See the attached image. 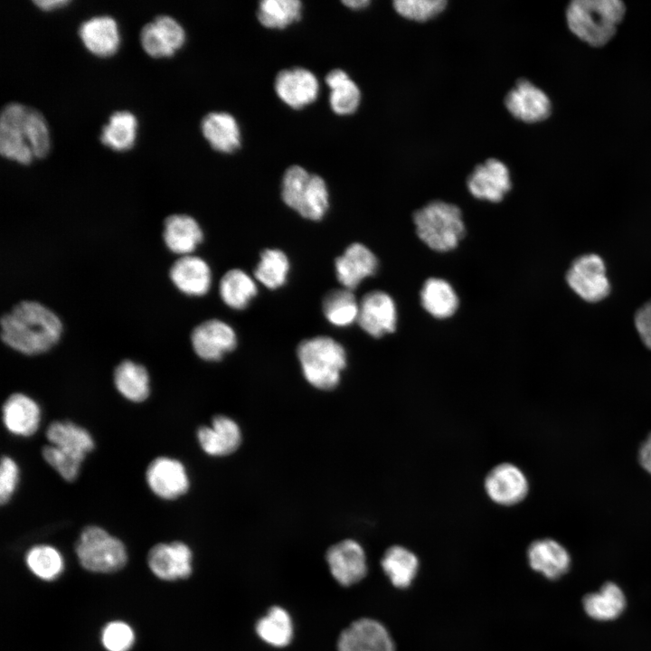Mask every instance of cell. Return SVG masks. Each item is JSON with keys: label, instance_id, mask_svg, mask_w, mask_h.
Wrapping results in <instances>:
<instances>
[{"label": "cell", "instance_id": "obj_9", "mask_svg": "<svg viewBox=\"0 0 651 651\" xmlns=\"http://www.w3.org/2000/svg\"><path fill=\"white\" fill-rule=\"evenodd\" d=\"M145 481L157 498L173 501L187 493L190 477L184 464L178 458L158 456L146 466Z\"/></svg>", "mask_w": 651, "mask_h": 651}, {"label": "cell", "instance_id": "obj_36", "mask_svg": "<svg viewBox=\"0 0 651 651\" xmlns=\"http://www.w3.org/2000/svg\"><path fill=\"white\" fill-rule=\"evenodd\" d=\"M330 89L329 104L338 115L354 113L361 101V91L356 83L341 69H334L326 76Z\"/></svg>", "mask_w": 651, "mask_h": 651}, {"label": "cell", "instance_id": "obj_11", "mask_svg": "<svg viewBox=\"0 0 651 651\" xmlns=\"http://www.w3.org/2000/svg\"><path fill=\"white\" fill-rule=\"evenodd\" d=\"M194 354L206 362H219L237 346L233 328L225 322L211 318L196 325L190 333Z\"/></svg>", "mask_w": 651, "mask_h": 651}, {"label": "cell", "instance_id": "obj_17", "mask_svg": "<svg viewBox=\"0 0 651 651\" xmlns=\"http://www.w3.org/2000/svg\"><path fill=\"white\" fill-rule=\"evenodd\" d=\"M160 237L169 253L181 257L193 254L203 243L204 234L194 217L187 213L173 212L163 219Z\"/></svg>", "mask_w": 651, "mask_h": 651}, {"label": "cell", "instance_id": "obj_28", "mask_svg": "<svg viewBox=\"0 0 651 651\" xmlns=\"http://www.w3.org/2000/svg\"><path fill=\"white\" fill-rule=\"evenodd\" d=\"M48 444L84 461L95 448L92 434L83 426L68 420H53L45 429Z\"/></svg>", "mask_w": 651, "mask_h": 651}, {"label": "cell", "instance_id": "obj_8", "mask_svg": "<svg viewBox=\"0 0 651 651\" xmlns=\"http://www.w3.org/2000/svg\"><path fill=\"white\" fill-rule=\"evenodd\" d=\"M565 281L571 291L587 303H599L611 292L605 260L593 252L580 254L571 260Z\"/></svg>", "mask_w": 651, "mask_h": 651}, {"label": "cell", "instance_id": "obj_27", "mask_svg": "<svg viewBox=\"0 0 651 651\" xmlns=\"http://www.w3.org/2000/svg\"><path fill=\"white\" fill-rule=\"evenodd\" d=\"M112 382L116 391L133 403L146 401L151 393V376L145 364L131 358L119 361L113 369Z\"/></svg>", "mask_w": 651, "mask_h": 651}, {"label": "cell", "instance_id": "obj_29", "mask_svg": "<svg viewBox=\"0 0 651 651\" xmlns=\"http://www.w3.org/2000/svg\"><path fill=\"white\" fill-rule=\"evenodd\" d=\"M204 138L216 151L233 153L241 146V130L235 118L224 111L206 114L201 122Z\"/></svg>", "mask_w": 651, "mask_h": 651}, {"label": "cell", "instance_id": "obj_43", "mask_svg": "<svg viewBox=\"0 0 651 651\" xmlns=\"http://www.w3.org/2000/svg\"><path fill=\"white\" fill-rule=\"evenodd\" d=\"M134 641L133 629L123 621L109 622L101 632V642L108 651H128Z\"/></svg>", "mask_w": 651, "mask_h": 651}, {"label": "cell", "instance_id": "obj_26", "mask_svg": "<svg viewBox=\"0 0 651 651\" xmlns=\"http://www.w3.org/2000/svg\"><path fill=\"white\" fill-rule=\"evenodd\" d=\"M78 33L85 48L98 57L113 55L120 44L118 23L110 15H95L84 20Z\"/></svg>", "mask_w": 651, "mask_h": 651}, {"label": "cell", "instance_id": "obj_39", "mask_svg": "<svg viewBox=\"0 0 651 651\" xmlns=\"http://www.w3.org/2000/svg\"><path fill=\"white\" fill-rule=\"evenodd\" d=\"M302 14L299 0H263L259 3L257 17L267 28L284 29L297 22Z\"/></svg>", "mask_w": 651, "mask_h": 651}, {"label": "cell", "instance_id": "obj_45", "mask_svg": "<svg viewBox=\"0 0 651 651\" xmlns=\"http://www.w3.org/2000/svg\"><path fill=\"white\" fill-rule=\"evenodd\" d=\"M634 326L643 344L651 350V298L637 309Z\"/></svg>", "mask_w": 651, "mask_h": 651}, {"label": "cell", "instance_id": "obj_47", "mask_svg": "<svg viewBox=\"0 0 651 651\" xmlns=\"http://www.w3.org/2000/svg\"><path fill=\"white\" fill-rule=\"evenodd\" d=\"M33 3L40 9L52 11L62 8L71 3L70 0H33Z\"/></svg>", "mask_w": 651, "mask_h": 651}, {"label": "cell", "instance_id": "obj_18", "mask_svg": "<svg viewBox=\"0 0 651 651\" xmlns=\"http://www.w3.org/2000/svg\"><path fill=\"white\" fill-rule=\"evenodd\" d=\"M2 422L11 435L18 438H30L40 429L41 406L27 393L13 392L6 397L3 403Z\"/></svg>", "mask_w": 651, "mask_h": 651}, {"label": "cell", "instance_id": "obj_48", "mask_svg": "<svg viewBox=\"0 0 651 651\" xmlns=\"http://www.w3.org/2000/svg\"><path fill=\"white\" fill-rule=\"evenodd\" d=\"M343 4L347 7L354 10L365 8L369 5L370 1L368 0H344Z\"/></svg>", "mask_w": 651, "mask_h": 651}, {"label": "cell", "instance_id": "obj_35", "mask_svg": "<svg viewBox=\"0 0 651 651\" xmlns=\"http://www.w3.org/2000/svg\"><path fill=\"white\" fill-rule=\"evenodd\" d=\"M219 294L226 306L235 310H243L257 296L258 288L242 269H231L220 279Z\"/></svg>", "mask_w": 651, "mask_h": 651}, {"label": "cell", "instance_id": "obj_46", "mask_svg": "<svg viewBox=\"0 0 651 651\" xmlns=\"http://www.w3.org/2000/svg\"><path fill=\"white\" fill-rule=\"evenodd\" d=\"M637 455L641 468L651 476V432L639 445Z\"/></svg>", "mask_w": 651, "mask_h": 651}, {"label": "cell", "instance_id": "obj_40", "mask_svg": "<svg viewBox=\"0 0 651 651\" xmlns=\"http://www.w3.org/2000/svg\"><path fill=\"white\" fill-rule=\"evenodd\" d=\"M25 563L35 576L44 580L58 578L64 570L62 555L49 544L31 547L25 554Z\"/></svg>", "mask_w": 651, "mask_h": 651}, {"label": "cell", "instance_id": "obj_24", "mask_svg": "<svg viewBox=\"0 0 651 651\" xmlns=\"http://www.w3.org/2000/svg\"><path fill=\"white\" fill-rule=\"evenodd\" d=\"M530 568L549 580H557L571 567V558L568 550L552 538H540L527 548Z\"/></svg>", "mask_w": 651, "mask_h": 651}, {"label": "cell", "instance_id": "obj_12", "mask_svg": "<svg viewBox=\"0 0 651 651\" xmlns=\"http://www.w3.org/2000/svg\"><path fill=\"white\" fill-rule=\"evenodd\" d=\"M326 561L332 577L344 587L360 582L368 572L364 549L354 539H344L330 546Z\"/></svg>", "mask_w": 651, "mask_h": 651}, {"label": "cell", "instance_id": "obj_30", "mask_svg": "<svg viewBox=\"0 0 651 651\" xmlns=\"http://www.w3.org/2000/svg\"><path fill=\"white\" fill-rule=\"evenodd\" d=\"M380 564L391 584L399 590L410 588L420 570V560L417 554L401 544H394L387 548Z\"/></svg>", "mask_w": 651, "mask_h": 651}, {"label": "cell", "instance_id": "obj_37", "mask_svg": "<svg viewBox=\"0 0 651 651\" xmlns=\"http://www.w3.org/2000/svg\"><path fill=\"white\" fill-rule=\"evenodd\" d=\"M322 311L330 324L345 327L357 321L359 304L352 290L344 288H335L329 290L324 296Z\"/></svg>", "mask_w": 651, "mask_h": 651}, {"label": "cell", "instance_id": "obj_23", "mask_svg": "<svg viewBox=\"0 0 651 651\" xmlns=\"http://www.w3.org/2000/svg\"><path fill=\"white\" fill-rule=\"evenodd\" d=\"M335 268L338 282L354 291L364 278L376 273L378 259L365 245L354 242L335 259Z\"/></svg>", "mask_w": 651, "mask_h": 651}, {"label": "cell", "instance_id": "obj_34", "mask_svg": "<svg viewBox=\"0 0 651 651\" xmlns=\"http://www.w3.org/2000/svg\"><path fill=\"white\" fill-rule=\"evenodd\" d=\"M137 133L136 116L128 110H117L110 114L108 122L103 125L99 139L108 148L123 152L135 145Z\"/></svg>", "mask_w": 651, "mask_h": 651}, {"label": "cell", "instance_id": "obj_3", "mask_svg": "<svg viewBox=\"0 0 651 651\" xmlns=\"http://www.w3.org/2000/svg\"><path fill=\"white\" fill-rule=\"evenodd\" d=\"M626 14L620 0H575L566 9L571 32L592 47H601L615 35Z\"/></svg>", "mask_w": 651, "mask_h": 651}, {"label": "cell", "instance_id": "obj_32", "mask_svg": "<svg viewBox=\"0 0 651 651\" xmlns=\"http://www.w3.org/2000/svg\"><path fill=\"white\" fill-rule=\"evenodd\" d=\"M255 632L265 644L277 648L285 647L294 637L292 618L283 607L272 606L257 620Z\"/></svg>", "mask_w": 651, "mask_h": 651}, {"label": "cell", "instance_id": "obj_16", "mask_svg": "<svg viewBox=\"0 0 651 651\" xmlns=\"http://www.w3.org/2000/svg\"><path fill=\"white\" fill-rule=\"evenodd\" d=\"M192 562V550L181 541L156 543L147 554L151 571L165 580L188 578L193 571Z\"/></svg>", "mask_w": 651, "mask_h": 651}, {"label": "cell", "instance_id": "obj_15", "mask_svg": "<svg viewBox=\"0 0 651 651\" xmlns=\"http://www.w3.org/2000/svg\"><path fill=\"white\" fill-rule=\"evenodd\" d=\"M397 317L394 300L383 291H370L359 303L357 323L365 333L374 338L394 332Z\"/></svg>", "mask_w": 651, "mask_h": 651}, {"label": "cell", "instance_id": "obj_7", "mask_svg": "<svg viewBox=\"0 0 651 651\" xmlns=\"http://www.w3.org/2000/svg\"><path fill=\"white\" fill-rule=\"evenodd\" d=\"M75 553L83 568L94 572H113L127 561L125 544L101 526L84 527L75 543Z\"/></svg>", "mask_w": 651, "mask_h": 651}, {"label": "cell", "instance_id": "obj_22", "mask_svg": "<svg viewBox=\"0 0 651 651\" xmlns=\"http://www.w3.org/2000/svg\"><path fill=\"white\" fill-rule=\"evenodd\" d=\"M470 193L481 200L498 203L511 189L507 166L495 158L476 165L467 180Z\"/></svg>", "mask_w": 651, "mask_h": 651}, {"label": "cell", "instance_id": "obj_38", "mask_svg": "<svg viewBox=\"0 0 651 651\" xmlns=\"http://www.w3.org/2000/svg\"><path fill=\"white\" fill-rule=\"evenodd\" d=\"M290 269L287 254L279 249H264L259 261L253 269V276L267 288L275 290L287 283Z\"/></svg>", "mask_w": 651, "mask_h": 651}, {"label": "cell", "instance_id": "obj_14", "mask_svg": "<svg viewBox=\"0 0 651 651\" xmlns=\"http://www.w3.org/2000/svg\"><path fill=\"white\" fill-rule=\"evenodd\" d=\"M184 27L174 17L159 14L140 30L139 40L143 50L153 58L171 57L185 42Z\"/></svg>", "mask_w": 651, "mask_h": 651}, {"label": "cell", "instance_id": "obj_6", "mask_svg": "<svg viewBox=\"0 0 651 651\" xmlns=\"http://www.w3.org/2000/svg\"><path fill=\"white\" fill-rule=\"evenodd\" d=\"M281 198L287 206L301 217L314 222L321 221L329 208L326 181L300 165H291L285 171Z\"/></svg>", "mask_w": 651, "mask_h": 651}, {"label": "cell", "instance_id": "obj_25", "mask_svg": "<svg viewBox=\"0 0 651 651\" xmlns=\"http://www.w3.org/2000/svg\"><path fill=\"white\" fill-rule=\"evenodd\" d=\"M196 439L200 448L209 456L222 457L234 452L241 441L239 425L230 417L217 415L211 425L198 428Z\"/></svg>", "mask_w": 651, "mask_h": 651}, {"label": "cell", "instance_id": "obj_42", "mask_svg": "<svg viewBox=\"0 0 651 651\" xmlns=\"http://www.w3.org/2000/svg\"><path fill=\"white\" fill-rule=\"evenodd\" d=\"M447 5L445 0H396L393 7L405 18L426 21L439 14Z\"/></svg>", "mask_w": 651, "mask_h": 651}, {"label": "cell", "instance_id": "obj_2", "mask_svg": "<svg viewBox=\"0 0 651 651\" xmlns=\"http://www.w3.org/2000/svg\"><path fill=\"white\" fill-rule=\"evenodd\" d=\"M51 148L47 121L35 108L18 102L6 104L0 115V153L21 165L45 157Z\"/></svg>", "mask_w": 651, "mask_h": 651}, {"label": "cell", "instance_id": "obj_20", "mask_svg": "<svg viewBox=\"0 0 651 651\" xmlns=\"http://www.w3.org/2000/svg\"><path fill=\"white\" fill-rule=\"evenodd\" d=\"M505 104L514 118L527 123L542 121L552 111L546 93L525 79H520L507 93Z\"/></svg>", "mask_w": 651, "mask_h": 651}, {"label": "cell", "instance_id": "obj_33", "mask_svg": "<svg viewBox=\"0 0 651 651\" xmlns=\"http://www.w3.org/2000/svg\"><path fill=\"white\" fill-rule=\"evenodd\" d=\"M422 307L433 317L448 318L453 316L459 305L458 297L453 287L445 279L430 278L420 290Z\"/></svg>", "mask_w": 651, "mask_h": 651}, {"label": "cell", "instance_id": "obj_19", "mask_svg": "<svg viewBox=\"0 0 651 651\" xmlns=\"http://www.w3.org/2000/svg\"><path fill=\"white\" fill-rule=\"evenodd\" d=\"M167 277L173 287L186 297L205 296L212 285V270L203 258L191 254L175 259Z\"/></svg>", "mask_w": 651, "mask_h": 651}, {"label": "cell", "instance_id": "obj_1", "mask_svg": "<svg viewBox=\"0 0 651 651\" xmlns=\"http://www.w3.org/2000/svg\"><path fill=\"white\" fill-rule=\"evenodd\" d=\"M65 325L59 314L35 298H22L0 317V339L13 352L35 357L50 353L61 342Z\"/></svg>", "mask_w": 651, "mask_h": 651}, {"label": "cell", "instance_id": "obj_4", "mask_svg": "<svg viewBox=\"0 0 651 651\" xmlns=\"http://www.w3.org/2000/svg\"><path fill=\"white\" fill-rule=\"evenodd\" d=\"M297 356L305 379L319 390L335 388L347 364L344 346L328 335L303 339L297 346Z\"/></svg>", "mask_w": 651, "mask_h": 651}, {"label": "cell", "instance_id": "obj_44", "mask_svg": "<svg viewBox=\"0 0 651 651\" xmlns=\"http://www.w3.org/2000/svg\"><path fill=\"white\" fill-rule=\"evenodd\" d=\"M21 470L16 460L9 455H3L0 465V503L9 504L20 482Z\"/></svg>", "mask_w": 651, "mask_h": 651}, {"label": "cell", "instance_id": "obj_31", "mask_svg": "<svg viewBox=\"0 0 651 651\" xmlns=\"http://www.w3.org/2000/svg\"><path fill=\"white\" fill-rule=\"evenodd\" d=\"M626 597L614 582L604 583L598 591L589 593L582 599L586 614L599 621H609L618 618L626 609Z\"/></svg>", "mask_w": 651, "mask_h": 651}, {"label": "cell", "instance_id": "obj_5", "mask_svg": "<svg viewBox=\"0 0 651 651\" xmlns=\"http://www.w3.org/2000/svg\"><path fill=\"white\" fill-rule=\"evenodd\" d=\"M413 222L419 238L431 250L455 249L465 234L460 209L443 201H433L416 211Z\"/></svg>", "mask_w": 651, "mask_h": 651}, {"label": "cell", "instance_id": "obj_41", "mask_svg": "<svg viewBox=\"0 0 651 651\" xmlns=\"http://www.w3.org/2000/svg\"><path fill=\"white\" fill-rule=\"evenodd\" d=\"M42 457L64 481L71 483L78 478L82 460L50 444L42 447Z\"/></svg>", "mask_w": 651, "mask_h": 651}, {"label": "cell", "instance_id": "obj_21", "mask_svg": "<svg viewBox=\"0 0 651 651\" xmlns=\"http://www.w3.org/2000/svg\"><path fill=\"white\" fill-rule=\"evenodd\" d=\"M274 89L285 104L298 109L317 99L319 83L312 71L296 67L280 71L275 78Z\"/></svg>", "mask_w": 651, "mask_h": 651}, {"label": "cell", "instance_id": "obj_13", "mask_svg": "<svg viewBox=\"0 0 651 651\" xmlns=\"http://www.w3.org/2000/svg\"><path fill=\"white\" fill-rule=\"evenodd\" d=\"M337 651H397L387 627L372 618L353 621L339 635Z\"/></svg>", "mask_w": 651, "mask_h": 651}, {"label": "cell", "instance_id": "obj_10", "mask_svg": "<svg viewBox=\"0 0 651 651\" xmlns=\"http://www.w3.org/2000/svg\"><path fill=\"white\" fill-rule=\"evenodd\" d=\"M484 489L486 496L499 506H514L528 495V476L517 465L503 462L492 467L485 476Z\"/></svg>", "mask_w": 651, "mask_h": 651}]
</instances>
